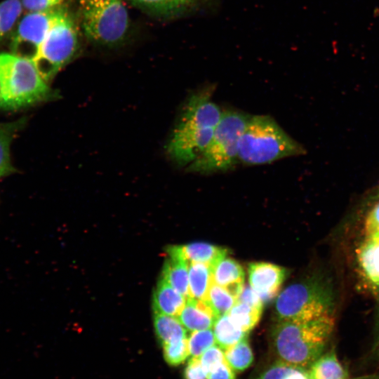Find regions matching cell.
I'll list each match as a JSON object with an SVG mask.
<instances>
[{
    "label": "cell",
    "instance_id": "cell-34",
    "mask_svg": "<svg viewBox=\"0 0 379 379\" xmlns=\"http://www.w3.org/2000/svg\"><path fill=\"white\" fill-rule=\"evenodd\" d=\"M366 237L379 236V202L370 211L365 222Z\"/></svg>",
    "mask_w": 379,
    "mask_h": 379
},
{
    "label": "cell",
    "instance_id": "cell-29",
    "mask_svg": "<svg viewBox=\"0 0 379 379\" xmlns=\"http://www.w3.org/2000/svg\"><path fill=\"white\" fill-rule=\"evenodd\" d=\"M166 362L172 366L184 363L190 357L187 338L179 342L161 345Z\"/></svg>",
    "mask_w": 379,
    "mask_h": 379
},
{
    "label": "cell",
    "instance_id": "cell-28",
    "mask_svg": "<svg viewBox=\"0 0 379 379\" xmlns=\"http://www.w3.org/2000/svg\"><path fill=\"white\" fill-rule=\"evenodd\" d=\"M187 341L190 357H199L206 350L216 345L212 328L192 331Z\"/></svg>",
    "mask_w": 379,
    "mask_h": 379
},
{
    "label": "cell",
    "instance_id": "cell-8",
    "mask_svg": "<svg viewBox=\"0 0 379 379\" xmlns=\"http://www.w3.org/2000/svg\"><path fill=\"white\" fill-rule=\"evenodd\" d=\"M82 27L93 42L114 45L124 39L129 17L121 0H83Z\"/></svg>",
    "mask_w": 379,
    "mask_h": 379
},
{
    "label": "cell",
    "instance_id": "cell-23",
    "mask_svg": "<svg viewBox=\"0 0 379 379\" xmlns=\"http://www.w3.org/2000/svg\"><path fill=\"white\" fill-rule=\"evenodd\" d=\"M20 124V121L0 124V178L13 171L10 147Z\"/></svg>",
    "mask_w": 379,
    "mask_h": 379
},
{
    "label": "cell",
    "instance_id": "cell-26",
    "mask_svg": "<svg viewBox=\"0 0 379 379\" xmlns=\"http://www.w3.org/2000/svg\"><path fill=\"white\" fill-rule=\"evenodd\" d=\"M216 316L227 314L237 302V299L225 288L212 282L204 299Z\"/></svg>",
    "mask_w": 379,
    "mask_h": 379
},
{
    "label": "cell",
    "instance_id": "cell-5",
    "mask_svg": "<svg viewBox=\"0 0 379 379\" xmlns=\"http://www.w3.org/2000/svg\"><path fill=\"white\" fill-rule=\"evenodd\" d=\"M249 116L235 110L224 111L208 145L186 167L187 171L208 175L234 168L239 163V142Z\"/></svg>",
    "mask_w": 379,
    "mask_h": 379
},
{
    "label": "cell",
    "instance_id": "cell-25",
    "mask_svg": "<svg viewBox=\"0 0 379 379\" xmlns=\"http://www.w3.org/2000/svg\"><path fill=\"white\" fill-rule=\"evenodd\" d=\"M255 379H310L308 368L277 360Z\"/></svg>",
    "mask_w": 379,
    "mask_h": 379
},
{
    "label": "cell",
    "instance_id": "cell-33",
    "mask_svg": "<svg viewBox=\"0 0 379 379\" xmlns=\"http://www.w3.org/2000/svg\"><path fill=\"white\" fill-rule=\"evenodd\" d=\"M207 379H236L235 371L225 359L208 371Z\"/></svg>",
    "mask_w": 379,
    "mask_h": 379
},
{
    "label": "cell",
    "instance_id": "cell-24",
    "mask_svg": "<svg viewBox=\"0 0 379 379\" xmlns=\"http://www.w3.org/2000/svg\"><path fill=\"white\" fill-rule=\"evenodd\" d=\"M227 314L237 326L249 333L259 321L262 310L243 302H236Z\"/></svg>",
    "mask_w": 379,
    "mask_h": 379
},
{
    "label": "cell",
    "instance_id": "cell-15",
    "mask_svg": "<svg viewBox=\"0 0 379 379\" xmlns=\"http://www.w3.org/2000/svg\"><path fill=\"white\" fill-rule=\"evenodd\" d=\"M310 379H349L346 368L334 350L321 354L308 368Z\"/></svg>",
    "mask_w": 379,
    "mask_h": 379
},
{
    "label": "cell",
    "instance_id": "cell-18",
    "mask_svg": "<svg viewBox=\"0 0 379 379\" xmlns=\"http://www.w3.org/2000/svg\"><path fill=\"white\" fill-rule=\"evenodd\" d=\"M188 270V298L204 300L213 282V267L201 262H191Z\"/></svg>",
    "mask_w": 379,
    "mask_h": 379
},
{
    "label": "cell",
    "instance_id": "cell-32",
    "mask_svg": "<svg viewBox=\"0 0 379 379\" xmlns=\"http://www.w3.org/2000/svg\"><path fill=\"white\" fill-rule=\"evenodd\" d=\"M64 0H21L22 7L29 12H42L57 8Z\"/></svg>",
    "mask_w": 379,
    "mask_h": 379
},
{
    "label": "cell",
    "instance_id": "cell-6",
    "mask_svg": "<svg viewBox=\"0 0 379 379\" xmlns=\"http://www.w3.org/2000/svg\"><path fill=\"white\" fill-rule=\"evenodd\" d=\"M333 298L328 285L312 278L293 283L277 297L274 311L277 320L307 321L332 315Z\"/></svg>",
    "mask_w": 379,
    "mask_h": 379
},
{
    "label": "cell",
    "instance_id": "cell-14",
    "mask_svg": "<svg viewBox=\"0 0 379 379\" xmlns=\"http://www.w3.org/2000/svg\"><path fill=\"white\" fill-rule=\"evenodd\" d=\"M187 298L161 277L153 296L154 314L178 317L184 307Z\"/></svg>",
    "mask_w": 379,
    "mask_h": 379
},
{
    "label": "cell",
    "instance_id": "cell-12",
    "mask_svg": "<svg viewBox=\"0 0 379 379\" xmlns=\"http://www.w3.org/2000/svg\"><path fill=\"white\" fill-rule=\"evenodd\" d=\"M167 252L168 257L164 265L161 278L187 298L189 264L183 257L180 246H172Z\"/></svg>",
    "mask_w": 379,
    "mask_h": 379
},
{
    "label": "cell",
    "instance_id": "cell-36",
    "mask_svg": "<svg viewBox=\"0 0 379 379\" xmlns=\"http://www.w3.org/2000/svg\"><path fill=\"white\" fill-rule=\"evenodd\" d=\"M349 379H379V373H373Z\"/></svg>",
    "mask_w": 379,
    "mask_h": 379
},
{
    "label": "cell",
    "instance_id": "cell-19",
    "mask_svg": "<svg viewBox=\"0 0 379 379\" xmlns=\"http://www.w3.org/2000/svg\"><path fill=\"white\" fill-rule=\"evenodd\" d=\"M154 326L161 345L179 342L188 337L187 330L175 317L155 313Z\"/></svg>",
    "mask_w": 379,
    "mask_h": 379
},
{
    "label": "cell",
    "instance_id": "cell-9",
    "mask_svg": "<svg viewBox=\"0 0 379 379\" xmlns=\"http://www.w3.org/2000/svg\"><path fill=\"white\" fill-rule=\"evenodd\" d=\"M61 8L29 12L20 21L11 41L13 54L30 60L58 18Z\"/></svg>",
    "mask_w": 379,
    "mask_h": 379
},
{
    "label": "cell",
    "instance_id": "cell-7",
    "mask_svg": "<svg viewBox=\"0 0 379 379\" xmlns=\"http://www.w3.org/2000/svg\"><path fill=\"white\" fill-rule=\"evenodd\" d=\"M78 47L74 22L67 12L62 9L32 60L47 82L71 60Z\"/></svg>",
    "mask_w": 379,
    "mask_h": 379
},
{
    "label": "cell",
    "instance_id": "cell-27",
    "mask_svg": "<svg viewBox=\"0 0 379 379\" xmlns=\"http://www.w3.org/2000/svg\"><path fill=\"white\" fill-rule=\"evenodd\" d=\"M22 11L21 0H5L0 3V41L13 29Z\"/></svg>",
    "mask_w": 379,
    "mask_h": 379
},
{
    "label": "cell",
    "instance_id": "cell-20",
    "mask_svg": "<svg viewBox=\"0 0 379 379\" xmlns=\"http://www.w3.org/2000/svg\"><path fill=\"white\" fill-rule=\"evenodd\" d=\"M212 328L216 345L223 350L247 338L248 334L237 326L228 314L219 316L215 319Z\"/></svg>",
    "mask_w": 379,
    "mask_h": 379
},
{
    "label": "cell",
    "instance_id": "cell-2",
    "mask_svg": "<svg viewBox=\"0 0 379 379\" xmlns=\"http://www.w3.org/2000/svg\"><path fill=\"white\" fill-rule=\"evenodd\" d=\"M333 315L307 321L277 320L271 331L279 361L308 368L321 354L333 332Z\"/></svg>",
    "mask_w": 379,
    "mask_h": 379
},
{
    "label": "cell",
    "instance_id": "cell-1",
    "mask_svg": "<svg viewBox=\"0 0 379 379\" xmlns=\"http://www.w3.org/2000/svg\"><path fill=\"white\" fill-rule=\"evenodd\" d=\"M213 88L204 87L186 100L167 144L171 159L187 166L208 145L221 119L222 111L211 99Z\"/></svg>",
    "mask_w": 379,
    "mask_h": 379
},
{
    "label": "cell",
    "instance_id": "cell-22",
    "mask_svg": "<svg viewBox=\"0 0 379 379\" xmlns=\"http://www.w3.org/2000/svg\"><path fill=\"white\" fill-rule=\"evenodd\" d=\"M137 6L155 13L171 15L187 10L197 0H129Z\"/></svg>",
    "mask_w": 379,
    "mask_h": 379
},
{
    "label": "cell",
    "instance_id": "cell-38",
    "mask_svg": "<svg viewBox=\"0 0 379 379\" xmlns=\"http://www.w3.org/2000/svg\"><path fill=\"white\" fill-rule=\"evenodd\" d=\"M375 198L379 197V188L376 190L375 194L374 195Z\"/></svg>",
    "mask_w": 379,
    "mask_h": 379
},
{
    "label": "cell",
    "instance_id": "cell-16",
    "mask_svg": "<svg viewBox=\"0 0 379 379\" xmlns=\"http://www.w3.org/2000/svg\"><path fill=\"white\" fill-rule=\"evenodd\" d=\"M180 248L183 257L188 264L201 262L212 267L228 253L227 248L204 242L182 245Z\"/></svg>",
    "mask_w": 379,
    "mask_h": 379
},
{
    "label": "cell",
    "instance_id": "cell-30",
    "mask_svg": "<svg viewBox=\"0 0 379 379\" xmlns=\"http://www.w3.org/2000/svg\"><path fill=\"white\" fill-rule=\"evenodd\" d=\"M201 365L208 371L214 366L225 360L224 350L218 345H214L206 350L200 357Z\"/></svg>",
    "mask_w": 379,
    "mask_h": 379
},
{
    "label": "cell",
    "instance_id": "cell-13",
    "mask_svg": "<svg viewBox=\"0 0 379 379\" xmlns=\"http://www.w3.org/2000/svg\"><path fill=\"white\" fill-rule=\"evenodd\" d=\"M245 273L234 259L225 257L213 267V282L225 288L236 299L244 287Z\"/></svg>",
    "mask_w": 379,
    "mask_h": 379
},
{
    "label": "cell",
    "instance_id": "cell-31",
    "mask_svg": "<svg viewBox=\"0 0 379 379\" xmlns=\"http://www.w3.org/2000/svg\"><path fill=\"white\" fill-rule=\"evenodd\" d=\"M183 379H207V371L199 357H190L183 371Z\"/></svg>",
    "mask_w": 379,
    "mask_h": 379
},
{
    "label": "cell",
    "instance_id": "cell-17",
    "mask_svg": "<svg viewBox=\"0 0 379 379\" xmlns=\"http://www.w3.org/2000/svg\"><path fill=\"white\" fill-rule=\"evenodd\" d=\"M357 258L366 278L379 286V236L366 237L358 249Z\"/></svg>",
    "mask_w": 379,
    "mask_h": 379
},
{
    "label": "cell",
    "instance_id": "cell-3",
    "mask_svg": "<svg viewBox=\"0 0 379 379\" xmlns=\"http://www.w3.org/2000/svg\"><path fill=\"white\" fill-rule=\"evenodd\" d=\"M305 153L304 147L272 117L253 115L249 116L241 133L238 159L244 165H262Z\"/></svg>",
    "mask_w": 379,
    "mask_h": 379
},
{
    "label": "cell",
    "instance_id": "cell-37",
    "mask_svg": "<svg viewBox=\"0 0 379 379\" xmlns=\"http://www.w3.org/2000/svg\"><path fill=\"white\" fill-rule=\"evenodd\" d=\"M378 317H379V305H378ZM375 353L379 356V335L375 345Z\"/></svg>",
    "mask_w": 379,
    "mask_h": 379
},
{
    "label": "cell",
    "instance_id": "cell-10",
    "mask_svg": "<svg viewBox=\"0 0 379 379\" xmlns=\"http://www.w3.org/2000/svg\"><path fill=\"white\" fill-rule=\"evenodd\" d=\"M248 275L249 286L265 302L277 296L287 270L275 264L254 262L248 266Z\"/></svg>",
    "mask_w": 379,
    "mask_h": 379
},
{
    "label": "cell",
    "instance_id": "cell-35",
    "mask_svg": "<svg viewBox=\"0 0 379 379\" xmlns=\"http://www.w3.org/2000/svg\"><path fill=\"white\" fill-rule=\"evenodd\" d=\"M237 302L247 304L254 308L262 310L263 301L249 285L244 286Z\"/></svg>",
    "mask_w": 379,
    "mask_h": 379
},
{
    "label": "cell",
    "instance_id": "cell-21",
    "mask_svg": "<svg viewBox=\"0 0 379 379\" xmlns=\"http://www.w3.org/2000/svg\"><path fill=\"white\" fill-rule=\"evenodd\" d=\"M225 359L235 371L248 368L253 361V353L246 338L224 350Z\"/></svg>",
    "mask_w": 379,
    "mask_h": 379
},
{
    "label": "cell",
    "instance_id": "cell-4",
    "mask_svg": "<svg viewBox=\"0 0 379 379\" xmlns=\"http://www.w3.org/2000/svg\"><path fill=\"white\" fill-rule=\"evenodd\" d=\"M54 95L32 60L0 53V109H18Z\"/></svg>",
    "mask_w": 379,
    "mask_h": 379
},
{
    "label": "cell",
    "instance_id": "cell-11",
    "mask_svg": "<svg viewBox=\"0 0 379 379\" xmlns=\"http://www.w3.org/2000/svg\"><path fill=\"white\" fill-rule=\"evenodd\" d=\"M218 318L205 300L187 298L178 319L190 331L212 328Z\"/></svg>",
    "mask_w": 379,
    "mask_h": 379
}]
</instances>
